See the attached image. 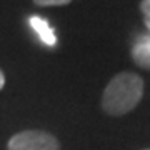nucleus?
<instances>
[{"instance_id": "nucleus-8", "label": "nucleus", "mask_w": 150, "mask_h": 150, "mask_svg": "<svg viewBox=\"0 0 150 150\" xmlns=\"http://www.w3.org/2000/svg\"><path fill=\"white\" fill-rule=\"evenodd\" d=\"M145 25H147V28H149V32H150V15L145 17Z\"/></svg>"}, {"instance_id": "nucleus-3", "label": "nucleus", "mask_w": 150, "mask_h": 150, "mask_svg": "<svg viewBox=\"0 0 150 150\" xmlns=\"http://www.w3.org/2000/svg\"><path fill=\"white\" fill-rule=\"evenodd\" d=\"M28 23H30V27L35 30L38 38H40L45 45L54 47L55 43H57V35H55V32L52 30V27L48 25V22L45 20V18H42V17H30Z\"/></svg>"}, {"instance_id": "nucleus-1", "label": "nucleus", "mask_w": 150, "mask_h": 150, "mask_svg": "<svg viewBox=\"0 0 150 150\" xmlns=\"http://www.w3.org/2000/svg\"><path fill=\"white\" fill-rule=\"evenodd\" d=\"M144 95L142 77L132 72L117 74L108 82L102 95V108L108 115L120 117L132 112Z\"/></svg>"}, {"instance_id": "nucleus-7", "label": "nucleus", "mask_w": 150, "mask_h": 150, "mask_svg": "<svg viewBox=\"0 0 150 150\" xmlns=\"http://www.w3.org/2000/svg\"><path fill=\"white\" fill-rule=\"evenodd\" d=\"M4 85H5V75H4L2 70H0V90L4 88Z\"/></svg>"}, {"instance_id": "nucleus-2", "label": "nucleus", "mask_w": 150, "mask_h": 150, "mask_svg": "<svg viewBox=\"0 0 150 150\" xmlns=\"http://www.w3.org/2000/svg\"><path fill=\"white\" fill-rule=\"evenodd\" d=\"M8 150H60V144L48 132L23 130L8 140Z\"/></svg>"}, {"instance_id": "nucleus-6", "label": "nucleus", "mask_w": 150, "mask_h": 150, "mask_svg": "<svg viewBox=\"0 0 150 150\" xmlns=\"http://www.w3.org/2000/svg\"><path fill=\"white\" fill-rule=\"evenodd\" d=\"M140 10H142V13L145 17L150 15V0H142L140 2Z\"/></svg>"}, {"instance_id": "nucleus-4", "label": "nucleus", "mask_w": 150, "mask_h": 150, "mask_svg": "<svg viewBox=\"0 0 150 150\" xmlns=\"http://www.w3.org/2000/svg\"><path fill=\"white\" fill-rule=\"evenodd\" d=\"M132 59L139 67L150 70V37H140L132 48Z\"/></svg>"}, {"instance_id": "nucleus-5", "label": "nucleus", "mask_w": 150, "mask_h": 150, "mask_svg": "<svg viewBox=\"0 0 150 150\" xmlns=\"http://www.w3.org/2000/svg\"><path fill=\"white\" fill-rule=\"evenodd\" d=\"M72 0H33V4L38 7H59V5H67Z\"/></svg>"}, {"instance_id": "nucleus-9", "label": "nucleus", "mask_w": 150, "mask_h": 150, "mask_svg": "<svg viewBox=\"0 0 150 150\" xmlns=\"http://www.w3.org/2000/svg\"><path fill=\"white\" fill-rule=\"evenodd\" d=\"M145 150H150V149H145Z\"/></svg>"}]
</instances>
